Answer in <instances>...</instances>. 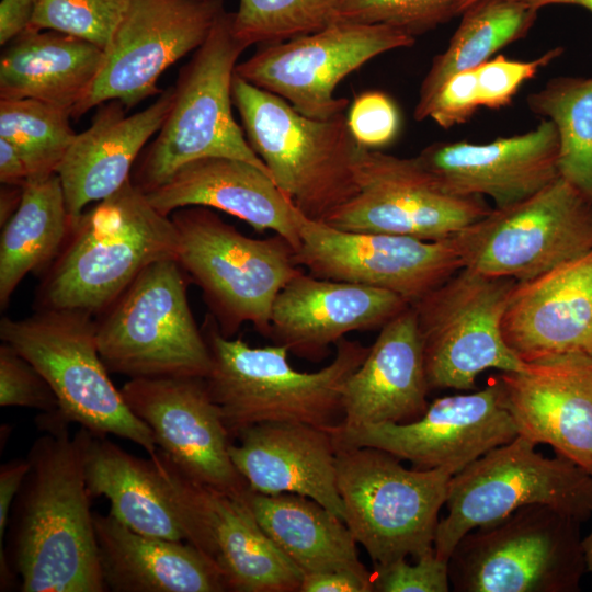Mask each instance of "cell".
Returning <instances> with one entry per match:
<instances>
[{"mask_svg":"<svg viewBox=\"0 0 592 592\" xmlns=\"http://www.w3.org/2000/svg\"><path fill=\"white\" fill-rule=\"evenodd\" d=\"M43 435L27 453L29 471L11 508L0 549V590L106 591L98 555L91 496L84 471L89 431L41 413Z\"/></svg>","mask_w":592,"mask_h":592,"instance_id":"obj_1","label":"cell"},{"mask_svg":"<svg viewBox=\"0 0 592 592\" xmlns=\"http://www.w3.org/2000/svg\"><path fill=\"white\" fill-rule=\"evenodd\" d=\"M202 330L212 354L205 383L232 441L261 423L339 425L343 385L369 351V346L343 338L327 366L299 372L291 365L283 345L251 346L240 338H227L210 315Z\"/></svg>","mask_w":592,"mask_h":592,"instance_id":"obj_2","label":"cell"},{"mask_svg":"<svg viewBox=\"0 0 592 592\" xmlns=\"http://www.w3.org/2000/svg\"><path fill=\"white\" fill-rule=\"evenodd\" d=\"M178 235L130 179L75 220L55 261L43 273L37 310L105 311L151 263L177 258Z\"/></svg>","mask_w":592,"mask_h":592,"instance_id":"obj_3","label":"cell"},{"mask_svg":"<svg viewBox=\"0 0 592 592\" xmlns=\"http://www.w3.org/2000/svg\"><path fill=\"white\" fill-rule=\"evenodd\" d=\"M232 103L249 145L276 185L307 218L325 223L355 196V162L361 146L344 113L327 119L308 117L237 73Z\"/></svg>","mask_w":592,"mask_h":592,"instance_id":"obj_4","label":"cell"},{"mask_svg":"<svg viewBox=\"0 0 592 592\" xmlns=\"http://www.w3.org/2000/svg\"><path fill=\"white\" fill-rule=\"evenodd\" d=\"M246 49L234 34L232 12L224 11L179 70L170 112L133 168L130 181L144 194L185 163L207 157L239 159L271 177L232 114V81Z\"/></svg>","mask_w":592,"mask_h":592,"instance_id":"obj_5","label":"cell"},{"mask_svg":"<svg viewBox=\"0 0 592 592\" xmlns=\"http://www.w3.org/2000/svg\"><path fill=\"white\" fill-rule=\"evenodd\" d=\"M178 235L177 262L202 293L227 338L244 323L267 338L273 303L303 269L282 236L248 237L212 208L189 206L170 215Z\"/></svg>","mask_w":592,"mask_h":592,"instance_id":"obj_6","label":"cell"},{"mask_svg":"<svg viewBox=\"0 0 592 592\" xmlns=\"http://www.w3.org/2000/svg\"><path fill=\"white\" fill-rule=\"evenodd\" d=\"M187 282L175 259L156 261L95 318L99 353L110 373L129 379L208 375L212 354L193 317Z\"/></svg>","mask_w":592,"mask_h":592,"instance_id":"obj_7","label":"cell"},{"mask_svg":"<svg viewBox=\"0 0 592 592\" xmlns=\"http://www.w3.org/2000/svg\"><path fill=\"white\" fill-rule=\"evenodd\" d=\"M95 330V318L76 310H37L0 322L2 342L32 363L52 387L61 420L96 435L128 440L152 456L158 451L153 433L112 383Z\"/></svg>","mask_w":592,"mask_h":592,"instance_id":"obj_8","label":"cell"},{"mask_svg":"<svg viewBox=\"0 0 592 592\" xmlns=\"http://www.w3.org/2000/svg\"><path fill=\"white\" fill-rule=\"evenodd\" d=\"M453 475L446 468L408 469L375 447H337L344 522L374 566L434 550Z\"/></svg>","mask_w":592,"mask_h":592,"instance_id":"obj_9","label":"cell"},{"mask_svg":"<svg viewBox=\"0 0 592 592\" xmlns=\"http://www.w3.org/2000/svg\"><path fill=\"white\" fill-rule=\"evenodd\" d=\"M580 521L523 506L464 535L448 558L456 592H577L587 571Z\"/></svg>","mask_w":592,"mask_h":592,"instance_id":"obj_10","label":"cell"},{"mask_svg":"<svg viewBox=\"0 0 592 592\" xmlns=\"http://www.w3.org/2000/svg\"><path fill=\"white\" fill-rule=\"evenodd\" d=\"M537 444L517 435L452 476L447 515L436 526L435 554L448 561L471 530L532 504L565 512L580 522L592 516V475L572 460L545 457Z\"/></svg>","mask_w":592,"mask_h":592,"instance_id":"obj_11","label":"cell"},{"mask_svg":"<svg viewBox=\"0 0 592 592\" xmlns=\"http://www.w3.org/2000/svg\"><path fill=\"white\" fill-rule=\"evenodd\" d=\"M463 267L523 282L592 249V203L562 178L451 238Z\"/></svg>","mask_w":592,"mask_h":592,"instance_id":"obj_12","label":"cell"},{"mask_svg":"<svg viewBox=\"0 0 592 592\" xmlns=\"http://www.w3.org/2000/svg\"><path fill=\"white\" fill-rule=\"evenodd\" d=\"M516 281L463 267L412 304L430 389L471 390L490 368L525 362L506 344L502 320Z\"/></svg>","mask_w":592,"mask_h":592,"instance_id":"obj_13","label":"cell"},{"mask_svg":"<svg viewBox=\"0 0 592 592\" xmlns=\"http://www.w3.org/2000/svg\"><path fill=\"white\" fill-rule=\"evenodd\" d=\"M415 37L385 24L333 21L320 31L270 45L237 64L236 73L317 119L344 112L334 95L350 73L380 54L413 46Z\"/></svg>","mask_w":592,"mask_h":592,"instance_id":"obj_14","label":"cell"},{"mask_svg":"<svg viewBox=\"0 0 592 592\" xmlns=\"http://www.w3.org/2000/svg\"><path fill=\"white\" fill-rule=\"evenodd\" d=\"M355 178L357 193L326 224L349 231L443 240L492 209L483 197L447 192L417 157L361 147Z\"/></svg>","mask_w":592,"mask_h":592,"instance_id":"obj_15","label":"cell"},{"mask_svg":"<svg viewBox=\"0 0 592 592\" xmlns=\"http://www.w3.org/2000/svg\"><path fill=\"white\" fill-rule=\"evenodd\" d=\"M224 11V0H128L104 49L101 71L71 118L78 121L111 100L128 111L160 94L157 81L162 72L196 50Z\"/></svg>","mask_w":592,"mask_h":592,"instance_id":"obj_16","label":"cell"},{"mask_svg":"<svg viewBox=\"0 0 592 592\" xmlns=\"http://www.w3.org/2000/svg\"><path fill=\"white\" fill-rule=\"evenodd\" d=\"M161 474L185 542L216 563L227 591L299 592L303 571L260 526L246 496L204 486L171 462Z\"/></svg>","mask_w":592,"mask_h":592,"instance_id":"obj_17","label":"cell"},{"mask_svg":"<svg viewBox=\"0 0 592 592\" xmlns=\"http://www.w3.org/2000/svg\"><path fill=\"white\" fill-rule=\"evenodd\" d=\"M296 263L314 276L395 293L410 305L463 269L449 238L349 231L301 215Z\"/></svg>","mask_w":592,"mask_h":592,"instance_id":"obj_18","label":"cell"},{"mask_svg":"<svg viewBox=\"0 0 592 592\" xmlns=\"http://www.w3.org/2000/svg\"><path fill=\"white\" fill-rule=\"evenodd\" d=\"M330 431L337 447H375L413 468H446L454 475L519 435L496 379L476 392L437 398L410 422L339 424Z\"/></svg>","mask_w":592,"mask_h":592,"instance_id":"obj_19","label":"cell"},{"mask_svg":"<svg viewBox=\"0 0 592 592\" xmlns=\"http://www.w3.org/2000/svg\"><path fill=\"white\" fill-rule=\"evenodd\" d=\"M121 392L183 474L229 496H246L249 487L230 458L232 440L205 378H132Z\"/></svg>","mask_w":592,"mask_h":592,"instance_id":"obj_20","label":"cell"},{"mask_svg":"<svg viewBox=\"0 0 592 592\" xmlns=\"http://www.w3.org/2000/svg\"><path fill=\"white\" fill-rule=\"evenodd\" d=\"M496 380L519 435L550 445L592 475V355L525 362Z\"/></svg>","mask_w":592,"mask_h":592,"instance_id":"obj_21","label":"cell"},{"mask_svg":"<svg viewBox=\"0 0 592 592\" xmlns=\"http://www.w3.org/2000/svg\"><path fill=\"white\" fill-rule=\"evenodd\" d=\"M554 123L542 118L522 134L490 143L436 141L418 160L449 193L492 200L496 208L519 203L559 178Z\"/></svg>","mask_w":592,"mask_h":592,"instance_id":"obj_22","label":"cell"},{"mask_svg":"<svg viewBox=\"0 0 592 592\" xmlns=\"http://www.w3.org/2000/svg\"><path fill=\"white\" fill-rule=\"evenodd\" d=\"M409 306L385 289L301 271L277 294L267 338L292 354L319 361L346 334L380 329Z\"/></svg>","mask_w":592,"mask_h":592,"instance_id":"obj_23","label":"cell"},{"mask_svg":"<svg viewBox=\"0 0 592 592\" xmlns=\"http://www.w3.org/2000/svg\"><path fill=\"white\" fill-rule=\"evenodd\" d=\"M502 333L523 362L592 355V249L534 278L516 282Z\"/></svg>","mask_w":592,"mask_h":592,"instance_id":"obj_24","label":"cell"},{"mask_svg":"<svg viewBox=\"0 0 592 592\" xmlns=\"http://www.w3.org/2000/svg\"><path fill=\"white\" fill-rule=\"evenodd\" d=\"M230 458L249 490L310 498L344 521L337 486V445L330 429L261 423L240 432Z\"/></svg>","mask_w":592,"mask_h":592,"instance_id":"obj_25","label":"cell"},{"mask_svg":"<svg viewBox=\"0 0 592 592\" xmlns=\"http://www.w3.org/2000/svg\"><path fill=\"white\" fill-rule=\"evenodd\" d=\"M161 214L204 206L232 215L254 230L273 231L297 251L301 214L273 179L234 158L207 157L185 163L163 184L145 194Z\"/></svg>","mask_w":592,"mask_h":592,"instance_id":"obj_26","label":"cell"},{"mask_svg":"<svg viewBox=\"0 0 592 592\" xmlns=\"http://www.w3.org/2000/svg\"><path fill=\"white\" fill-rule=\"evenodd\" d=\"M172 101L173 86L132 115L118 100L99 105L91 125L77 134L57 169L73 221L90 203L107 198L130 179L139 155L161 128Z\"/></svg>","mask_w":592,"mask_h":592,"instance_id":"obj_27","label":"cell"},{"mask_svg":"<svg viewBox=\"0 0 592 592\" xmlns=\"http://www.w3.org/2000/svg\"><path fill=\"white\" fill-rule=\"evenodd\" d=\"M430 386L410 305L383 328L342 389V426L405 423L426 410Z\"/></svg>","mask_w":592,"mask_h":592,"instance_id":"obj_28","label":"cell"},{"mask_svg":"<svg viewBox=\"0 0 592 592\" xmlns=\"http://www.w3.org/2000/svg\"><path fill=\"white\" fill-rule=\"evenodd\" d=\"M93 519L106 591H227L219 568L192 544L135 532L110 513Z\"/></svg>","mask_w":592,"mask_h":592,"instance_id":"obj_29","label":"cell"},{"mask_svg":"<svg viewBox=\"0 0 592 592\" xmlns=\"http://www.w3.org/2000/svg\"><path fill=\"white\" fill-rule=\"evenodd\" d=\"M104 61L95 44L57 31L26 30L0 58V99H33L71 113L87 96Z\"/></svg>","mask_w":592,"mask_h":592,"instance_id":"obj_30","label":"cell"},{"mask_svg":"<svg viewBox=\"0 0 592 592\" xmlns=\"http://www.w3.org/2000/svg\"><path fill=\"white\" fill-rule=\"evenodd\" d=\"M106 436L89 431L84 471L91 498H106L110 514L135 532L185 540L173 502L152 458L136 457Z\"/></svg>","mask_w":592,"mask_h":592,"instance_id":"obj_31","label":"cell"},{"mask_svg":"<svg viewBox=\"0 0 592 592\" xmlns=\"http://www.w3.org/2000/svg\"><path fill=\"white\" fill-rule=\"evenodd\" d=\"M244 498L260 526L303 573L348 570L372 576L345 522L317 501L251 490Z\"/></svg>","mask_w":592,"mask_h":592,"instance_id":"obj_32","label":"cell"},{"mask_svg":"<svg viewBox=\"0 0 592 592\" xmlns=\"http://www.w3.org/2000/svg\"><path fill=\"white\" fill-rule=\"evenodd\" d=\"M59 175L32 178L22 202L1 227L0 306L4 309L29 273H44L64 248L72 229Z\"/></svg>","mask_w":592,"mask_h":592,"instance_id":"obj_33","label":"cell"},{"mask_svg":"<svg viewBox=\"0 0 592 592\" xmlns=\"http://www.w3.org/2000/svg\"><path fill=\"white\" fill-rule=\"evenodd\" d=\"M447 47L423 78L414 109H420L452 76L478 68L496 53L525 37L538 10L520 0H477L462 13Z\"/></svg>","mask_w":592,"mask_h":592,"instance_id":"obj_34","label":"cell"},{"mask_svg":"<svg viewBox=\"0 0 592 592\" xmlns=\"http://www.w3.org/2000/svg\"><path fill=\"white\" fill-rule=\"evenodd\" d=\"M526 103L556 127L559 177L592 203V77L553 78Z\"/></svg>","mask_w":592,"mask_h":592,"instance_id":"obj_35","label":"cell"},{"mask_svg":"<svg viewBox=\"0 0 592 592\" xmlns=\"http://www.w3.org/2000/svg\"><path fill=\"white\" fill-rule=\"evenodd\" d=\"M70 118L69 110L42 101L0 99V138L21 153L30 179L57 173L77 136Z\"/></svg>","mask_w":592,"mask_h":592,"instance_id":"obj_36","label":"cell"},{"mask_svg":"<svg viewBox=\"0 0 592 592\" xmlns=\"http://www.w3.org/2000/svg\"><path fill=\"white\" fill-rule=\"evenodd\" d=\"M339 0H239L232 31L248 48L285 42L333 22Z\"/></svg>","mask_w":592,"mask_h":592,"instance_id":"obj_37","label":"cell"},{"mask_svg":"<svg viewBox=\"0 0 592 592\" xmlns=\"http://www.w3.org/2000/svg\"><path fill=\"white\" fill-rule=\"evenodd\" d=\"M27 30H52L107 47L128 0H33Z\"/></svg>","mask_w":592,"mask_h":592,"instance_id":"obj_38","label":"cell"},{"mask_svg":"<svg viewBox=\"0 0 592 592\" xmlns=\"http://www.w3.org/2000/svg\"><path fill=\"white\" fill-rule=\"evenodd\" d=\"M463 0H339L333 21L385 24L413 37L459 15Z\"/></svg>","mask_w":592,"mask_h":592,"instance_id":"obj_39","label":"cell"},{"mask_svg":"<svg viewBox=\"0 0 592 592\" xmlns=\"http://www.w3.org/2000/svg\"><path fill=\"white\" fill-rule=\"evenodd\" d=\"M563 50L557 46L532 60H514L501 54L490 58L476 68L480 105L490 110L509 105L521 87L559 58Z\"/></svg>","mask_w":592,"mask_h":592,"instance_id":"obj_40","label":"cell"},{"mask_svg":"<svg viewBox=\"0 0 592 592\" xmlns=\"http://www.w3.org/2000/svg\"><path fill=\"white\" fill-rule=\"evenodd\" d=\"M0 406L32 408L42 413L56 412L59 408L44 376L4 342L0 345Z\"/></svg>","mask_w":592,"mask_h":592,"instance_id":"obj_41","label":"cell"},{"mask_svg":"<svg viewBox=\"0 0 592 592\" xmlns=\"http://www.w3.org/2000/svg\"><path fill=\"white\" fill-rule=\"evenodd\" d=\"M350 132L366 149H379L391 144L400 129V114L394 100L382 91H365L350 106Z\"/></svg>","mask_w":592,"mask_h":592,"instance_id":"obj_42","label":"cell"},{"mask_svg":"<svg viewBox=\"0 0 592 592\" xmlns=\"http://www.w3.org/2000/svg\"><path fill=\"white\" fill-rule=\"evenodd\" d=\"M373 590L377 592H447L448 561L434 550L409 563L407 558L374 566Z\"/></svg>","mask_w":592,"mask_h":592,"instance_id":"obj_43","label":"cell"},{"mask_svg":"<svg viewBox=\"0 0 592 592\" xmlns=\"http://www.w3.org/2000/svg\"><path fill=\"white\" fill-rule=\"evenodd\" d=\"M477 71L469 69L449 77L420 109H414L418 122L432 119L440 127L449 129L466 123L480 107Z\"/></svg>","mask_w":592,"mask_h":592,"instance_id":"obj_44","label":"cell"},{"mask_svg":"<svg viewBox=\"0 0 592 592\" xmlns=\"http://www.w3.org/2000/svg\"><path fill=\"white\" fill-rule=\"evenodd\" d=\"M372 576L348 570H325L304 573L299 592H371Z\"/></svg>","mask_w":592,"mask_h":592,"instance_id":"obj_45","label":"cell"},{"mask_svg":"<svg viewBox=\"0 0 592 592\" xmlns=\"http://www.w3.org/2000/svg\"><path fill=\"white\" fill-rule=\"evenodd\" d=\"M27 458L9 460L0 467V543L3 542L11 508L29 471Z\"/></svg>","mask_w":592,"mask_h":592,"instance_id":"obj_46","label":"cell"},{"mask_svg":"<svg viewBox=\"0 0 592 592\" xmlns=\"http://www.w3.org/2000/svg\"><path fill=\"white\" fill-rule=\"evenodd\" d=\"M34 11L33 0H1L0 2V44L7 45L26 31Z\"/></svg>","mask_w":592,"mask_h":592,"instance_id":"obj_47","label":"cell"},{"mask_svg":"<svg viewBox=\"0 0 592 592\" xmlns=\"http://www.w3.org/2000/svg\"><path fill=\"white\" fill-rule=\"evenodd\" d=\"M30 179L27 164L16 148L0 138V181L2 184L24 186Z\"/></svg>","mask_w":592,"mask_h":592,"instance_id":"obj_48","label":"cell"},{"mask_svg":"<svg viewBox=\"0 0 592 592\" xmlns=\"http://www.w3.org/2000/svg\"><path fill=\"white\" fill-rule=\"evenodd\" d=\"M0 192V225L3 227L19 208L24 186L2 184Z\"/></svg>","mask_w":592,"mask_h":592,"instance_id":"obj_49","label":"cell"},{"mask_svg":"<svg viewBox=\"0 0 592 592\" xmlns=\"http://www.w3.org/2000/svg\"><path fill=\"white\" fill-rule=\"evenodd\" d=\"M533 9H539L547 5H576L588 10L592 14V0H520Z\"/></svg>","mask_w":592,"mask_h":592,"instance_id":"obj_50","label":"cell"},{"mask_svg":"<svg viewBox=\"0 0 592 592\" xmlns=\"http://www.w3.org/2000/svg\"><path fill=\"white\" fill-rule=\"evenodd\" d=\"M587 571L592 576V530L587 537L582 539Z\"/></svg>","mask_w":592,"mask_h":592,"instance_id":"obj_51","label":"cell"},{"mask_svg":"<svg viewBox=\"0 0 592 592\" xmlns=\"http://www.w3.org/2000/svg\"><path fill=\"white\" fill-rule=\"evenodd\" d=\"M475 1H477V0H463V1H462V4H460L459 14H460L467 7H469L470 4H473Z\"/></svg>","mask_w":592,"mask_h":592,"instance_id":"obj_52","label":"cell"}]
</instances>
